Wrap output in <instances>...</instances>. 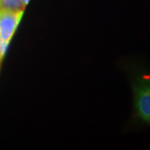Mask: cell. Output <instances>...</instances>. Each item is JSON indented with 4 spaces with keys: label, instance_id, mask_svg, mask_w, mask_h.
Returning <instances> with one entry per match:
<instances>
[{
    "label": "cell",
    "instance_id": "obj_1",
    "mask_svg": "<svg viewBox=\"0 0 150 150\" xmlns=\"http://www.w3.org/2000/svg\"><path fill=\"white\" fill-rule=\"evenodd\" d=\"M134 116L142 122L150 124V76L138 74L132 81Z\"/></svg>",
    "mask_w": 150,
    "mask_h": 150
},
{
    "label": "cell",
    "instance_id": "obj_4",
    "mask_svg": "<svg viewBox=\"0 0 150 150\" xmlns=\"http://www.w3.org/2000/svg\"><path fill=\"white\" fill-rule=\"evenodd\" d=\"M20 1H21V2L23 4L24 6H26L28 4V3H29V0H20Z\"/></svg>",
    "mask_w": 150,
    "mask_h": 150
},
{
    "label": "cell",
    "instance_id": "obj_3",
    "mask_svg": "<svg viewBox=\"0 0 150 150\" xmlns=\"http://www.w3.org/2000/svg\"><path fill=\"white\" fill-rule=\"evenodd\" d=\"M24 8L20 0H0V9L18 11L24 10Z\"/></svg>",
    "mask_w": 150,
    "mask_h": 150
},
{
    "label": "cell",
    "instance_id": "obj_2",
    "mask_svg": "<svg viewBox=\"0 0 150 150\" xmlns=\"http://www.w3.org/2000/svg\"><path fill=\"white\" fill-rule=\"evenodd\" d=\"M23 13L24 10L14 11L0 9V60L4 56Z\"/></svg>",
    "mask_w": 150,
    "mask_h": 150
},
{
    "label": "cell",
    "instance_id": "obj_5",
    "mask_svg": "<svg viewBox=\"0 0 150 150\" xmlns=\"http://www.w3.org/2000/svg\"><path fill=\"white\" fill-rule=\"evenodd\" d=\"M0 61H1V60H0Z\"/></svg>",
    "mask_w": 150,
    "mask_h": 150
}]
</instances>
